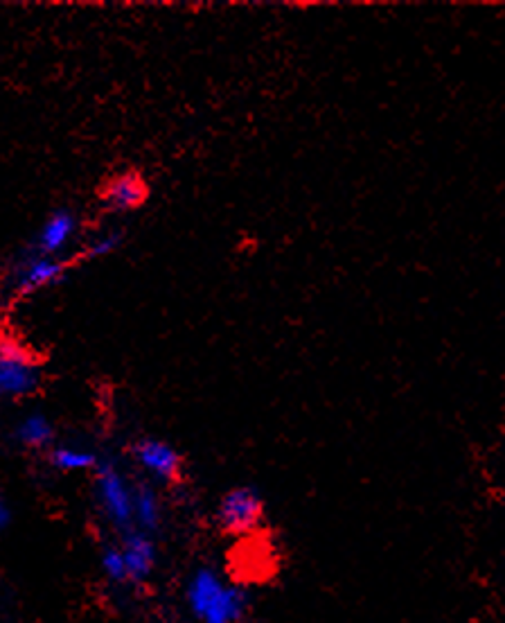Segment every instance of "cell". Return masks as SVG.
<instances>
[{
    "label": "cell",
    "instance_id": "8",
    "mask_svg": "<svg viewBox=\"0 0 505 623\" xmlns=\"http://www.w3.org/2000/svg\"><path fill=\"white\" fill-rule=\"evenodd\" d=\"M18 438L30 447H44L53 441V424L45 415L34 414L23 420L18 427Z\"/></svg>",
    "mask_w": 505,
    "mask_h": 623
},
{
    "label": "cell",
    "instance_id": "7",
    "mask_svg": "<svg viewBox=\"0 0 505 623\" xmlns=\"http://www.w3.org/2000/svg\"><path fill=\"white\" fill-rule=\"evenodd\" d=\"M100 492L102 500H104L106 509L111 511V515L118 520H127L129 511H131V500H129V492L124 488V482L120 479V474L115 472L111 465H104L100 470Z\"/></svg>",
    "mask_w": 505,
    "mask_h": 623
},
{
    "label": "cell",
    "instance_id": "4",
    "mask_svg": "<svg viewBox=\"0 0 505 623\" xmlns=\"http://www.w3.org/2000/svg\"><path fill=\"white\" fill-rule=\"evenodd\" d=\"M147 197H150V188L138 172L118 174L102 190V201L111 210H136L145 204Z\"/></svg>",
    "mask_w": 505,
    "mask_h": 623
},
{
    "label": "cell",
    "instance_id": "6",
    "mask_svg": "<svg viewBox=\"0 0 505 623\" xmlns=\"http://www.w3.org/2000/svg\"><path fill=\"white\" fill-rule=\"evenodd\" d=\"M63 271H66V262L54 256H39L30 260V265L23 269L18 287H21V292H34V289H41L62 278Z\"/></svg>",
    "mask_w": 505,
    "mask_h": 623
},
{
    "label": "cell",
    "instance_id": "1",
    "mask_svg": "<svg viewBox=\"0 0 505 623\" xmlns=\"http://www.w3.org/2000/svg\"><path fill=\"white\" fill-rule=\"evenodd\" d=\"M41 373L34 359L14 341L0 344V395H25L39 386Z\"/></svg>",
    "mask_w": 505,
    "mask_h": 623
},
{
    "label": "cell",
    "instance_id": "13",
    "mask_svg": "<svg viewBox=\"0 0 505 623\" xmlns=\"http://www.w3.org/2000/svg\"><path fill=\"white\" fill-rule=\"evenodd\" d=\"M5 518H7V515H5V511H3V506H0V524H3V521H5Z\"/></svg>",
    "mask_w": 505,
    "mask_h": 623
},
{
    "label": "cell",
    "instance_id": "9",
    "mask_svg": "<svg viewBox=\"0 0 505 623\" xmlns=\"http://www.w3.org/2000/svg\"><path fill=\"white\" fill-rule=\"evenodd\" d=\"M53 463L62 470H86L95 465V454L73 447H57L53 452Z\"/></svg>",
    "mask_w": 505,
    "mask_h": 623
},
{
    "label": "cell",
    "instance_id": "11",
    "mask_svg": "<svg viewBox=\"0 0 505 623\" xmlns=\"http://www.w3.org/2000/svg\"><path fill=\"white\" fill-rule=\"evenodd\" d=\"M129 565L131 569L145 571L150 565V547L142 540H131V549H129Z\"/></svg>",
    "mask_w": 505,
    "mask_h": 623
},
{
    "label": "cell",
    "instance_id": "5",
    "mask_svg": "<svg viewBox=\"0 0 505 623\" xmlns=\"http://www.w3.org/2000/svg\"><path fill=\"white\" fill-rule=\"evenodd\" d=\"M77 229L75 215L71 210H57L44 224L39 235L41 256H57L63 247L73 239Z\"/></svg>",
    "mask_w": 505,
    "mask_h": 623
},
{
    "label": "cell",
    "instance_id": "10",
    "mask_svg": "<svg viewBox=\"0 0 505 623\" xmlns=\"http://www.w3.org/2000/svg\"><path fill=\"white\" fill-rule=\"evenodd\" d=\"M120 242H122V235H120V233L102 235V238H97L95 242H92L91 247H88L86 258H104V256H109V253H113L115 248L120 247Z\"/></svg>",
    "mask_w": 505,
    "mask_h": 623
},
{
    "label": "cell",
    "instance_id": "12",
    "mask_svg": "<svg viewBox=\"0 0 505 623\" xmlns=\"http://www.w3.org/2000/svg\"><path fill=\"white\" fill-rule=\"evenodd\" d=\"M138 511H141V515L145 518V521H154V513H156L154 495H151L150 491H145V488H142L141 497H138Z\"/></svg>",
    "mask_w": 505,
    "mask_h": 623
},
{
    "label": "cell",
    "instance_id": "3",
    "mask_svg": "<svg viewBox=\"0 0 505 623\" xmlns=\"http://www.w3.org/2000/svg\"><path fill=\"white\" fill-rule=\"evenodd\" d=\"M133 454L150 472L159 474L170 483H179L183 479V461L179 452L159 438H142L133 445Z\"/></svg>",
    "mask_w": 505,
    "mask_h": 623
},
{
    "label": "cell",
    "instance_id": "2",
    "mask_svg": "<svg viewBox=\"0 0 505 623\" xmlns=\"http://www.w3.org/2000/svg\"><path fill=\"white\" fill-rule=\"evenodd\" d=\"M264 506L253 488H235L221 500L219 524L226 533H251L262 521Z\"/></svg>",
    "mask_w": 505,
    "mask_h": 623
}]
</instances>
